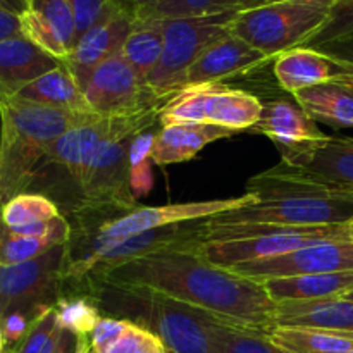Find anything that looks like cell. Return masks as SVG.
Segmentation results:
<instances>
[{"mask_svg": "<svg viewBox=\"0 0 353 353\" xmlns=\"http://www.w3.org/2000/svg\"><path fill=\"white\" fill-rule=\"evenodd\" d=\"M100 283L159 293L236 326L265 333L276 326L278 305L269 299L264 286L205 261L195 250V243L154 252L117 265L97 285Z\"/></svg>", "mask_w": 353, "mask_h": 353, "instance_id": "6da1fadb", "label": "cell"}, {"mask_svg": "<svg viewBox=\"0 0 353 353\" xmlns=\"http://www.w3.org/2000/svg\"><path fill=\"white\" fill-rule=\"evenodd\" d=\"M247 192L255 202L210 217V223L314 228L353 219L352 193L331 188L283 161L255 174Z\"/></svg>", "mask_w": 353, "mask_h": 353, "instance_id": "7a4b0ae2", "label": "cell"}, {"mask_svg": "<svg viewBox=\"0 0 353 353\" xmlns=\"http://www.w3.org/2000/svg\"><path fill=\"white\" fill-rule=\"evenodd\" d=\"M0 205L31 188L48 148L68 130L92 116L26 102L16 97L0 99Z\"/></svg>", "mask_w": 353, "mask_h": 353, "instance_id": "3957f363", "label": "cell"}, {"mask_svg": "<svg viewBox=\"0 0 353 353\" xmlns=\"http://www.w3.org/2000/svg\"><path fill=\"white\" fill-rule=\"evenodd\" d=\"M162 105H152L130 116L112 117V130L99 145L90 164L74 214L100 219V224L137 209L131 192L130 147L134 137L159 123Z\"/></svg>", "mask_w": 353, "mask_h": 353, "instance_id": "277c9868", "label": "cell"}, {"mask_svg": "<svg viewBox=\"0 0 353 353\" xmlns=\"http://www.w3.org/2000/svg\"><path fill=\"white\" fill-rule=\"evenodd\" d=\"M102 314L145 327L169 353H214L202 312L147 290L100 283L92 290Z\"/></svg>", "mask_w": 353, "mask_h": 353, "instance_id": "5b68a950", "label": "cell"}, {"mask_svg": "<svg viewBox=\"0 0 353 353\" xmlns=\"http://www.w3.org/2000/svg\"><path fill=\"white\" fill-rule=\"evenodd\" d=\"M336 0H283L240 10L230 33L274 59L286 50L307 47L330 23Z\"/></svg>", "mask_w": 353, "mask_h": 353, "instance_id": "8992f818", "label": "cell"}, {"mask_svg": "<svg viewBox=\"0 0 353 353\" xmlns=\"http://www.w3.org/2000/svg\"><path fill=\"white\" fill-rule=\"evenodd\" d=\"M264 102L245 90L223 83H202L179 90L162 105L161 126L174 123H203L233 131H250L261 117Z\"/></svg>", "mask_w": 353, "mask_h": 353, "instance_id": "52a82bcc", "label": "cell"}, {"mask_svg": "<svg viewBox=\"0 0 353 353\" xmlns=\"http://www.w3.org/2000/svg\"><path fill=\"white\" fill-rule=\"evenodd\" d=\"M236 12L205 17L162 19L164 23V52L157 68L145 85L157 99L168 102L185 88L186 72L207 47L230 34V23Z\"/></svg>", "mask_w": 353, "mask_h": 353, "instance_id": "ba28073f", "label": "cell"}, {"mask_svg": "<svg viewBox=\"0 0 353 353\" xmlns=\"http://www.w3.org/2000/svg\"><path fill=\"white\" fill-rule=\"evenodd\" d=\"M252 202H255V196L252 193L245 192L243 195L233 196V199L169 203V205L155 207H137L131 212L105 221V223L99 224V226L74 223L71 224V233L95 238V240L100 241L121 240V238L131 236V234L161 230V228L174 226V224L210 219V217L230 212V210H236Z\"/></svg>", "mask_w": 353, "mask_h": 353, "instance_id": "9c48e42d", "label": "cell"}, {"mask_svg": "<svg viewBox=\"0 0 353 353\" xmlns=\"http://www.w3.org/2000/svg\"><path fill=\"white\" fill-rule=\"evenodd\" d=\"M65 259L68 243H62L33 261L0 265V317L14 309L54 307L61 299Z\"/></svg>", "mask_w": 353, "mask_h": 353, "instance_id": "30bf717a", "label": "cell"}, {"mask_svg": "<svg viewBox=\"0 0 353 353\" xmlns=\"http://www.w3.org/2000/svg\"><path fill=\"white\" fill-rule=\"evenodd\" d=\"M83 93L90 110L99 117L130 116L147 107L165 103L147 88L121 52L93 71Z\"/></svg>", "mask_w": 353, "mask_h": 353, "instance_id": "8fae6325", "label": "cell"}, {"mask_svg": "<svg viewBox=\"0 0 353 353\" xmlns=\"http://www.w3.org/2000/svg\"><path fill=\"white\" fill-rule=\"evenodd\" d=\"M236 274L252 281H268L274 278L326 274V272H353V243L350 241H319L309 247L296 248L278 257L245 262L230 268Z\"/></svg>", "mask_w": 353, "mask_h": 353, "instance_id": "7c38bea8", "label": "cell"}, {"mask_svg": "<svg viewBox=\"0 0 353 353\" xmlns=\"http://www.w3.org/2000/svg\"><path fill=\"white\" fill-rule=\"evenodd\" d=\"M112 130V117L92 116L65 131L50 148L40 169H59L81 195L90 164L99 145ZM38 169V171H40ZM79 203V202H78Z\"/></svg>", "mask_w": 353, "mask_h": 353, "instance_id": "4fadbf2b", "label": "cell"}, {"mask_svg": "<svg viewBox=\"0 0 353 353\" xmlns=\"http://www.w3.org/2000/svg\"><path fill=\"white\" fill-rule=\"evenodd\" d=\"M252 133L269 138L279 150L281 161L293 157L314 145L326 140L317 123L296 102L276 99L264 102L261 117L252 128Z\"/></svg>", "mask_w": 353, "mask_h": 353, "instance_id": "5bb4252c", "label": "cell"}, {"mask_svg": "<svg viewBox=\"0 0 353 353\" xmlns=\"http://www.w3.org/2000/svg\"><path fill=\"white\" fill-rule=\"evenodd\" d=\"M133 26L134 17L124 10L116 9L93 24L76 41L69 57L62 64L71 71L81 90L103 61L119 54Z\"/></svg>", "mask_w": 353, "mask_h": 353, "instance_id": "9a60e30c", "label": "cell"}, {"mask_svg": "<svg viewBox=\"0 0 353 353\" xmlns=\"http://www.w3.org/2000/svg\"><path fill=\"white\" fill-rule=\"evenodd\" d=\"M319 241L336 240L309 236V234H254V236L228 238V240H202L195 243V250L205 261L219 268L230 269L245 262L278 257Z\"/></svg>", "mask_w": 353, "mask_h": 353, "instance_id": "2e32d148", "label": "cell"}, {"mask_svg": "<svg viewBox=\"0 0 353 353\" xmlns=\"http://www.w3.org/2000/svg\"><path fill=\"white\" fill-rule=\"evenodd\" d=\"M23 37L64 62L76 43V21L68 0H28L21 14Z\"/></svg>", "mask_w": 353, "mask_h": 353, "instance_id": "e0dca14e", "label": "cell"}, {"mask_svg": "<svg viewBox=\"0 0 353 353\" xmlns=\"http://www.w3.org/2000/svg\"><path fill=\"white\" fill-rule=\"evenodd\" d=\"M274 59L268 57L234 34H226L214 41L192 64L186 72L185 86L202 83H221L223 79L248 74Z\"/></svg>", "mask_w": 353, "mask_h": 353, "instance_id": "ac0fdd59", "label": "cell"}, {"mask_svg": "<svg viewBox=\"0 0 353 353\" xmlns=\"http://www.w3.org/2000/svg\"><path fill=\"white\" fill-rule=\"evenodd\" d=\"M283 162L331 188L353 195V138L350 137H327Z\"/></svg>", "mask_w": 353, "mask_h": 353, "instance_id": "d6986e66", "label": "cell"}, {"mask_svg": "<svg viewBox=\"0 0 353 353\" xmlns=\"http://www.w3.org/2000/svg\"><path fill=\"white\" fill-rule=\"evenodd\" d=\"M272 72L285 92L295 95L300 90L323 83L336 81L347 69L324 50L312 47H296L274 57Z\"/></svg>", "mask_w": 353, "mask_h": 353, "instance_id": "ffe728a7", "label": "cell"}, {"mask_svg": "<svg viewBox=\"0 0 353 353\" xmlns=\"http://www.w3.org/2000/svg\"><path fill=\"white\" fill-rule=\"evenodd\" d=\"M62 62L24 37L0 41V99L14 97Z\"/></svg>", "mask_w": 353, "mask_h": 353, "instance_id": "44dd1931", "label": "cell"}, {"mask_svg": "<svg viewBox=\"0 0 353 353\" xmlns=\"http://www.w3.org/2000/svg\"><path fill=\"white\" fill-rule=\"evenodd\" d=\"M233 137L226 128L203 123H174L161 126L155 137L150 161L155 165H171L192 161L202 148L217 140Z\"/></svg>", "mask_w": 353, "mask_h": 353, "instance_id": "7402d4cb", "label": "cell"}, {"mask_svg": "<svg viewBox=\"0 0 353 353\" xmlns=\"http://www.w3.org/2000/svg\"><path fill=\"white\" fill-rule=\"evenodd\" d=\"M276 326H305L353 338V300L338 299L314 302L276 303Z\"/></svg>", "mask_w": 353, "mask_h": 353, "instance_id": "603a6c76", "label": "cell"}, {"mask_svg": "<svg viewBox=\"0 0 353 353\" xmlns=\"http://www.w3.org/2000/svg\"><path fill=\"white\" fill-rule=\"evenodd\" d=\"M269 299L281 302H314L345 296L353 292V272H326V274L293 276L262 281Z\"/></svg>", "mask_w": 353, "mask_h": 353, "instance_id": "cb8c5ba5", "label": "cell"}, {"mask_svg": "<svg viewBox=\"0 0 353 353\" xmlns=\"http://www.w3.org/2000/svg\"><path fill=\"white\" fill-rule=\"evenodd\" d=\"M14 97L26 102L65 110L76 116H95L86 103L81 86L64 64L34 79Z\"/></svg>", "mask_w": 353, "mask_h": 353, "instance_id": "d4e9b609", "label": "cell"}, {"mask_svg": "<svg viewBox=\"0 0 353 353\" xmlns=\"http://www.w3.org/2000/svg\"><path fill=\"white\" fill-rule=\"evenodd\" d=\"M295 102L316 123L338 128H353V86L340 81L323 83L300 90Z\"/></svg>", "mask_w": 353, "mask_h": 353, "instance_id": "484cf974", "label": "cell"}, {"mask_svg": "<svg viewBox=\"0 0 353 353\" xmlns=\"http://www.w3.org/2000/svg\"><path fill=\"white\" fill-rule=\"evenodd\" d=\"M214 353H290L272 343L265 331L224 323L202 312Z\"/></svg>", "mask_w": 353, "mask_h": 353, "instance_id": "4316f807", "label": "cell"}, {"mask_svg": "<svg viewBox=\"0 0 353 353\" xmlns=\"http://www.w3.org/2000/svg\"><path fill=\"white\" fill-rule=\"evenodd\" d=\"M164 52V23L162 19L134 21L121 54L141 79H147L157 68Z\"/></svg>", "mask_w": 353, "mask_h": 353, "instance_id": "83f0119b", "label": "cell"}, {"mask_svg": "<svg viewBox=\"0 0 353 353\" xmlns=\"http://www.w3.org/2000/svg\"><path fill=\"white\" fill-rule=\"evenodd\" d=\"M268 336L290 353H348L353 348V338L316 327L274 326Z\"/></svg>", "mask_w": 353, "mask_h": 353, "instance_id": "f1b7e54d", "label": "cell"}, {"mask_svg": "<svg viewBox=\"0 0 353 353\" xmlns=\"http://www.w3.org/2000/svg\"><path fill=\"white\" fill-rule=\"evenodd\" d=\"M257 6L259 0H154L134 16V21L219 16Z\"/></svg>", "mask_w": 353, "mask_h": 353, "instance_id": "f546056e", "label": "cell"}, {"mask_svg": "<svg viewBox=\"0 0 353 353\" xmlns=\"http://www.w3.org/2000/svg\"><path fill=\"white\" fill-rule=\"evenodd\" d=\"M62 216L59 205L43 193L24 192L0 207V217L7 228H23L48 223Z\"/></svg>", "mask_w": 353, "mask_h": 353, "instance_id": "4dcf8cb0", "label": "cell"}, {"mask_svg": "<svg viewBox=\"0 0 353 353\" xmlns=\"http://www.w3.org/2000/svg\"><path fill=\"white\" fill-rule=\"evenodd\" d=\"M54 309L57 314L59 327L78 336H90L103 316L95 299L90 295L61 296Z\"/></svg>", "mask_w": 353, "mask_h": 353, "instance_id": "1f68e13d", "label": "cell"}, {"mask_svg": "<svg viewBox=\"0 0 353 353\" xmlns=\"http://www.w3.org/2000/svg\"><path fill=\"white\" fill-rule=\"evenodd\" d=\"M57 245L62 243H57L50 238H28L14 234L0 217V265H14L33 261Z\"/></svg>", "mask_w": 353, "mask_h": 353, "instance_id": "d6a6232c", "label": "cell"}, {"mask_svg": "<svg viewBox=\"0 0 353 353\" xmlns=\"http://www.w3.org/2000/svg\"><path fill=\"white\" fill-rule=\"evenodd\" d=\"M61 327L57 323V314L52 307L50 310L38 317L26 336L19 341L10 350H3V353H50L54 350L55 343L61 334Z\"/></svg>", "mask_w": 353, "mask_h": 353, "instance_id": "836d02e7", "label": "cell"}, {"mask_svg": "<svg viewBox=\"0 0 353 353\" xmlns=\"http://www.w3.org/2000/svg\"><path fill=\"white\" fill-rule=\"evenodd\" d=\"M353 38V0H336L330 23L307 47L321 48Z\"/></svg>", "mask_w": 353, "mask_h": 353, "instance_id": "e575fe53", "label": "cell"}, {"mask_svg": "<svg viewBox=\"0 0 353 353\" xmlns=\"http://www.w3.org/2000/svg\"><path fill=\"white\" fill-rule=\"evenodd\" d=\"M100 353H169V350L154 333L130 323L124 333Z\"/></svg>", "mask_w": 353, "mask_h": 353, "instance_id": "d590c367", "label": "cell"}, {"mask_svg": "<svg viewBox=\"0 0 353 353\" xmlns=\"http://www.w3.org/2000/svg\"><path fill=\"white\" fill-rule=\"evenodd\" d=\"M52 307H33V309H14L0 317L2 321L3 341H6V350L16 347L21 340L28 334L34 321L43 316Z\"/></svg>", "mask_w": 353, "mask_h": 353, "instance_id": "8d00e7d4", "label": "cell"}, {"mask_svg": "<svg viewBox=\"0 0 353 353\" xmlns=\"http://www.w3.org/2000/svg\"><path fill=\"white\" fill-rule=\"evenodd\" d=\"M71 6L72 14L76 21V41L93 26L99 23L102 17L116 10L110 0H68ZM76 45V43H74Z\"/></svg>", "mask_w": 353, "mask_h": 353, "instance_id": "74e56055", "label": "cell"}, {"mask_svg": "<svg viewBox=\"0 0 353 353\" xmlns=\"http://www.w3.org/2000/svg\"><path fill=\"white\" fill-rule=\"evenodd\" d=\"M128 324H130V321L126 319H116V317L102 316V319L97 323L95 330H93L88 336L93 353L103 352L109 345H112L114 341L124 333Z\"/></svg>", "mask_w": 353, "mask_h": 353, "instance_id": "f35d334b", "label": "cell"}, {"mask_svg": "<svg viewBox=\"0 0 353 353\" xmlns=\"http://www.w3.org/2000/svg\"><path fill=\"white\" fill-rule=\"evenodd\" d=\"M319 50H324L326 54H330L331 57L336 59L347 69V72L343 76H340L336 81L353 86V38L345 41H336V43L324 45Z\"/></svg>", "mask_w": 353, "mask_h": 353, "instance_id": "ab89813d", "label": "cell"}, {"mask_svg": "<svg viewBox=\"0 0 353 353\" xmlns=\"http://www.w3.org/2000/svg\"><path fill=\"white\" fill-rule=\"evenodd\" d=\"M155 137H157V133H154L152 130H147L143 131V133L134 137V140L131 141V147H130L131 169L143 164V162L150 161L152 148H154V143H155Z\"/></svg>", "mask_w": 353, "mask_h": 353, "instance_id": "60d3db41", "label": "cell"}, {"mask_svg": "<svg viewBox=\"0 0 353 353\" xmlns=\"http://www.w3.org/2000/svg\"><path fill=\"white\" fill-rule=\"evenodd\" d=\"M152 185H154V178H152L150 161L131 169V192H133L134 199L147 195Z\"/></svg>", "mask_w": 353, "mask_h": 353, "instance_id": "b9f144b4", "label": "cell"}, {"mask_svg": "<svg viewBox=\"0 0 353 353\" xmlns=\"http://www.w3.org/2000/svg\"><path fill=\"white\" fill-rule=\"evenodd\" d=\"M17 37H23L21 17L9 12V10L0 9V41H6Z\"/></svg>", "mask_w": 353, "mask_h": 353, "instance_id": "7bdbcfd3", "label": "cell"}, {"mask_svg": "<svg viewBox=\"0 0 353 353\" xmlns=\"http://www.w3.org/2000/svg\"><path fill=\"white\" fill-rule=\"evenodd\" d=\"M79 338L81 336H78V334L62 330L61 334H59L57 343H55L54 350L50 353H78Z\"/></svg>", "mask_w": 353, "mask_h": 353, "instance_id": "ee69618b", "label": "cell"}, {"mask_svg": "<svg viewBox=\"0 0 353 353\" xmlns=\"http://www.w3.org/2000/svg\"><path fill=\"white\" fill-rule=\"evenodd\" d=\"M117 9L124 10V12L131 14V16H137L143 7H147L148 3H152L154 0H110Z\"/></svg>", "mask_w": 353, "mask_h": 353, "instance_id": "f6af8a7d", "label": "cell"}, {"mask_svg": "<svg viewBox=\"0 0 353 353\" xmlns=\"http://www.w3.org/2000/svg\"><path fill=\"white\" fill-rule=\"evenodd\" d=\"M0 9H6L16 16H21V14L26 12L28 0H0Z\"/></svg>", "mask_w": 353, "mask_h": 353, "instance_id": "bcb514c9", "label": "cell"}, {"mask_svg": "<svg viewBox=\"0 0 353 353\" xmlns=\"http://www.w3.org/2000/svg\"><path fill=\"white\" fill-rule=\"evenodd\" d=\"M78 353H93L92 345H90V338H88V336H81V338H79Z\"/></svg>", "mask_w": 353, "mask_h": 353, "instance_id": "7dc6e473", "label": "cell"}, {"mask_svg": "<svg viewBox=\"0 0 353 353\" xmlns=\"http://www.w3.org/2000/svg\"><path fill=\"white\" fill-rule=\"evenodd\" d=\"M343 228H345V240L353 243V219L348 221V223H345Z\"/></svg>", "mask_w": 353, "mask_h": 353, "instance_id": "c3c4849f", "label": "cell"}, {"mask_svg": "<svg viewBox=\"0 0 353 353\" xmlns=\"http://www.w3.org/2000/svg\"><path fill=\"white\" fill-rule=\"evenodd\" d=\"M6 350V341H3V333H2V321H0V353Z\"/></svg>", "mask_w": 353, "mask_h": 353, "instance_id": "681fc988", "label": "cell"}, {"mask_svg": "<svg viewBox=\"0 0 353 353\" xmlns=\"http://www.w3.org/2000/svg\"><path fill=\"white\" fill-rule=\"evenodd\" d=\"M272 2H283V0H261V6L262 3H272Z\"/></svg>", "mask_w": 353, "mask_h": 353, "instance_id": "f907efd6", "label": "cell"}, {"mask_svg": "<svg viewBox=\"0 0 353 353\" xmlns=\"http://www.w3.org/2000/svg\"><path fill=\"white\" fill-rule=\"evenodd\" d=\"M0 143H2V116H0Z\"/></svg>", "mask_w": 353, "mask_h": 353, "instance_id": "816d5d0a", "label": "cell"}, {"mask_svg": "<svg viewBox=\"0 0 353 353\" xmlns=\"http://www.w3.org/2000/svg\"><path fill=\"white\" fill-rule=\"evenodd\" d=\"M345 299H348V300H353V292L347 293V295H345Z\"/></svg>", "mask_w": 353, "mask_h": 353, "instance_id": "f5cc1de1", "label": "cell"}, {"mask_svg": "<svg viewBox=\"0 0 353 353\" xmlns=\"http://www.w3.org/2000/svg\"><path fill=\"white\" fill-rule=\"evenodd\" d=\"M348 353H353V348H352V350H350V352H348Z\"/></svg>", "mask_w": 353, "mask_h": 353, "instance_id": "db71d44e", "label": "cell"}, {"mask_svg": "<svg viewBox=\"0 0 353 353\" xmlns=\"http://www.w3.org/2000/svg\"><path fill=\"white\" fill-rule=\"evenodd\" d=\"M259 6H261V0H259Z\"/></svg>", "mask_w": 353, "mask_h": 353, "instance_id": "11a10c76", "label": "cell"}]
</instances>
